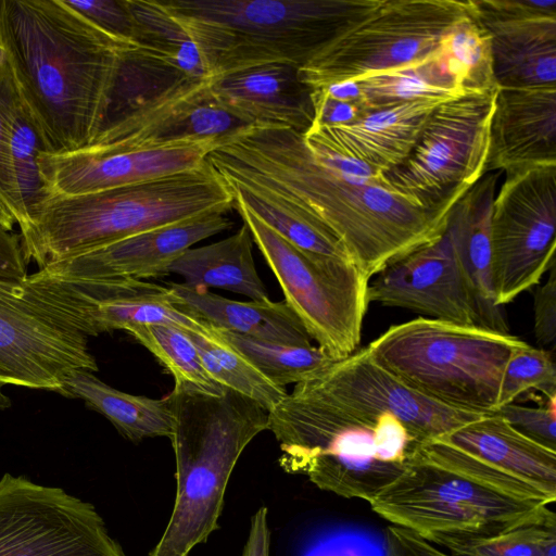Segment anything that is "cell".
<instances>
[{
  "label": "cell",
  "mask_w": 556,
  "mask_h": 556,
  "mask_svg": "<svg viewBox=\"0 0 556 556\" xmlns=\"http://www.w3.org/2000/svg\"><path fill=\"white\" fill-rule=\"evenodd\" d=\"M302 135L249 125L218 138L205 161L227 188L271 195L326 228L368 281L444 233L454 206L416 205L379 170Z\"/></svg>",
  "instance_id": "1"
},
{
  "label": "cell",
  "mask_w": 556,
  "mask_h": 556,
  "mask_svg": "<svg viewBox=\"0 0 556 556\" xmlns=\"http://www.w3.org/2000/svg\"><path fill=\"white\" fill-rule=\"evenodd\" d=\"M135 46L64 0H0V55L45 152L91 147L106 119L122 53Z\"/></svg>",
  "instance_id": "2"
},
{
  "label": "cell",
  "mask_w": 556,
  "mask_h": 556,
  "mask_svg": "<svg viewBox=\"0 0 556 556\" xmlns=\"http://www.w3.org/2000/svg\"><path fill=\"white\" fill-rule=\"evenodd\" d=\"M231 208V193L205 161L190 170L124 187L50 195L20 228V239L26 261L41 269L141 231Z\"/></svg>",
  "instance_id": "3"
},
{
  "label": "cell",
  "mask_w": 556,
  "mask_h": 556,
  "mask_svg": "<svg viewBox=\"0 0 556 556\" xmlns=\"http://www.w3.org/2000/svg\"><path fill=\"white\" fill-rule=\"evenodd\" d=\"M212 78L270 63L299 68L381 0H160Z\"/></svg>",
  "instance_id": "4"
},
{
  "label": "cell",
  "mask_w": 556,
  "mask_h": 556,
  "mask_svg": "<svg viewBox=\"0 0 556 556\" xmlns=\"http://www.w3.org/2000/svg\"><path fill=\"white\" fill-rule=\"evenodd\" d=\"M268 418L286 472L304 475L324 491L367 503L403 471L419 444L395 417L357 415L296 386Z\"/></svg>",
  "instance_id": "5"
},
{
  "label": "cell",
  "mask_w": 556,
  "mask_h": 556,
  "mask_svg": "<svg viewBox=\"0 0 556 556\" xmlns=\"http://www.w3.org/2000/svg\"><path fill=\"white\" fill-rule=\"evenodd\" d=\"M173 415L176 459L173 513L150 556H188L218 529L230 475L248 444L268 430V410L229 389L220 394L174 387L166 396Z\"/></svg>",
  "instance_id": "6"
},
{
  "label": "cell",
  "mask_w": 556,
  "mask_h": 556,
  "mask_svg": "<svg viewBox=\"0 0 556 556\" xmlns=\"http://www.w3.org/2000/svg\"><path fill=\"white\" fill-rule=\"evenodd\" d=\"M89 283L39 270L0 277V384L62 394L76 370H98L88 348L97 337Z\"/></svg>",
  "instance_id": "7"
},
{
  "label": "cell",
  "mask_w": 556,
  "mask_h": 556,
  "mask_svg": "<svg viewBox=\"0 0 556 556\" xmlns=\"http://www.w3.org/2000/svg\"><path fill=\"white\" fill-rule=\"evenodd\" d=\"M526 343L476 325L417 317L391 326L367 348L424 395L456 409L492 414L507 361Z\"/></svg>",
  "instance_id": "8"
},
{
  "label": "cell",
  "mask_w": 556,
  "mask_h": 556,
  "mask_svg": "<svg viewBox=\"0 0 556 556\" xmlns=\"http://www.w3.org/2000/svg\"><path fill=\"white\" fill-rule=\"evenodd\" d=\"M368 504L391 525L438 545L526 526L556 527V516L548 505L510 497L416 458H409L403 471Z\"/></svg>",
  "instance_id": "9"
},
{
  "label": "cell",
  "mask_w": 556,
  "mask_h": 556,
  "mask_svg": "<svg viewBox=\"0 0 556 556\" xmlns=\"http://www.w3.org/2000/svg\"><path fill=\"white\" fill-rule=\"evenodd\" d=\"M243 224L274 273L285 301L312 340L340 359L359 345L368 280L352 264L319 257L290 244L239 199Z\"/></svg>",
  "instance_id": "10"
},
{
  "label": "cell",
  "mask_w": 556,
  "mask_h": 556,
  "mask_svg": "<svg viewBox=\"0 0 556 556\" xmlns=\"http://www.w3.org/2000/svg\"><path fill=\"white\" fill-rule=\"evenodd\" d=\"M468 15L469 0H381L375 11L300 67V79L316 89L420 62Z\"/></svg>",
  "instance_id": "11"
},
{
  "label": "cell",
  "mask_w": 556,
  "mask_h": 556,
  "mask_svg": "<svg viewBox=\"0 0 556 556\" xmlns=\"http://www.w3.org/2000/svg\"><path fill=\"white\" fill-rule=\"evenodd\" d=\"M496 91L441 103L409 157L383 173V182L416 205L453 207L485 174Z\"/></svg>",
  "instance_id": "12"
},
{
  "label": "cell",
  "mask_w": 556,
  "mask_h": 556,
  "mask_svg": "<svg viewBox=\"0 0 556 556\" xmlns=\"http://www.w3.org/2000/svg\"><path fill=\"white\" fill-rule=\"evenodd\" d=\"M491 216L494 299L504 307L556 263V164L505 173Z\"/></svg>",
  "instance_id": "13"
},
{
  "label": "cell",
  "mask_w": 556,
  "mask_h": 556,
  "mask_svg": "<svg viewBox=\"0 0 556 556\" xmlns=\"http://www.w3.org/2000/svg\"><path fill=\"white\" fill-rule=\"evenodd\" d=\"M410 458L523 502L556 500V450L522 434L496 412L419 443Z\"/></svg>",
  "instance_id": "14"
},
{
  "label": "cell",
  "mask_w": 556,
  "mask_h": 556,
  "mask_svg": "<svg viewBox=\"0 0 556 556\" xmlns=\"http://www.w3.org/2000/svg\"><path fill=\"white\" fill-rule=\"evenodd\" d=\"M0 556H125L94 506L61 488L0 479Z\"/></svg>",
  "instance_id": "15"
},
{
  "label": "cell",
  "mask_w": 556,
  "mask_h": 556,
  "mask_svg": "<svg viewBox=\"0 0 556 556\" xmlns=\"http://www.w3.org/2000/svg\"><path fill=\"white\" fill-rule=\"evenodd\" d=\"M295 386L357 415L395 417L419 443L488 415L448 407L424 395L380 364L367 346L334 359Z\"/></svg>",
  "instance_id": "16"
},
{
  "label": "cell",
  "mask_w": 556,
  "mask_h": 556,
  "mask_svg": "<svg viewBox=\"0 0 556 556\" xmlns=\"http://www.w3.org/2000/svg\"><path fill=\"white\" fill-rule=\"evenodd\" d=\"M368 304L478 326L476 305L447 227L435 241L391 263L367 286Z\"/></svg>",
  "instance_id": "17"
},
{
  "label": "cell",
  "mask_w": 556,
  "mask_h": 556,
  "mask_svg": "<svg viewBox=\"0 0 556 556\" xmlns=\"http://www.w3.org/2000/svg\"><path fill=\"white\" fill-rule=\"evenodd\" d=\"M216 140H195L140 149L87 148L38 156L48 195H78L124 187L193 169Z\"/></svg>",
  "instance_id": "18"
},
{
  "label": "cell",
  "mask_w": 556,
  "mask_h": 556,
  "mask_svg": "<svg viewBox=\"0 0 556 556\" xmlns=\"http://www.w3.org/2000/svg\"><path fill=\"white\" fill-rule=\"evenodd\" d=\"M227 210L201 215L126 237L88 253L38 269L66 281L157 278L169 275L168 267L195 243L229 229Z\"/></svg>",
  "instance_id": "19"
},
{
  "label": "cell",
  "mask_w": 556,
  "mask_h": 556,
  "mask_svg": "<svg viewBox=\"0 0 556 556\" xmlns=\"http://www.w3.org/2000/svg\"><path fill=\"white\" fill-rule=\"evenodd\" d=\"M210 81L170 92L106 126L89 148L140 149L181 141L217 140L249 126L214 101Z\"/></svg>",
  "instance_id": "20"
},
{
  "label": "cell",
  "mask_w": 556,
  "mask_h": 556,
  "mask_svg": "<svg viewBox=\"0 0 556 556\" xmlns=\"http://www.w3.org/2000/svg\"><path fill=\"white\" fill-rule=\"evenodd\" d=\"M556 164V85L498 88L485 174Z\"/></svg>",
  "instance_id": "21"
},
{
  "label": "cell",
  "mask_w": 556,
  "mask_h": 556,
  "mask_svg": "<svg viewBox=\"0 0 556 556\" xmlns=\"http://www.w3.org/2000/svg\"><path fill=\"white\" fill-rule=\"evenodd\" d=\"M446 99L425 98L366 113L354 123L312 126L303 138L387 173L403 164Z\"/></svg>",
  "instance_id": "22"
},
{
  "label": "cell",
  "mask_w": 556,
  "mask_h": 556,
  "mask_svg": "<svg viewBox=\"0 0 556 556\" xmlns=\"http://www.w3.org/2000/svg\"><path fill=\"white\" fill-rule=\"evenodd\" d=\"M210 92L220 108L248 125H278L304 134L314 121L312 89L291 64H263L214 77Z\"/></svg>",
  "instance_id": "23"
},
{
  "label": "cell",
  "mask_w": 556,
  "mask_h": 556,
  "mask_svg": "<svg viewBox=\"0 0 556 556\" xmlns=\"http://www.w3.org/2000/svg\"><path fill=\"white\" fill-rule=\"evenodd\" d=\"M500 174H484L454 205L447 230L471 290L478 326L509 333L505 311L494 299L491 276V216Z\"/></svg>",
  "instance_id": "24"
},
{
  "label": "cell",
  "mask_w": 556,
  "mask_h": 556,
  "mask_svg": "<svg viewBox=\"0 0 556 556\" xmlns=\"http://www.w3.org/2000/svg\"><path fill=\"white\" fill-rule=\"evenodd\" d=\"M471 16L490 35L498 88L556 85V16Z\"/></svg>",
  "instance_id": "25"
},
{
  "label": "cell",
  "mask_w": 556,
  "mask_h": 556,
  "mask_svg": "<svg viewBox=\"0 0 556 556\" xmlns=\"http://www.w3.org/2000/svg\"><path fill=\"white\" fill-rule=\"evenodd\" d=\"M92 291V318L98 336L142 325H173L203 333L211 325L181 306L169 287L123 278L84 281Z\"/></svg>",
  "instance_id": "26"
},
{
  "label": "cell",
  "mask_w": 556,
  "mask_h": 556,
  "mask_svg": "<svg viewBox=\"0 0 556 556\" xmlns=\"http://www.w3.org/2000/svg\"><path fill=\"white\" fill-rule=\"evenodd\" d=\"M168 287L181 306L217 329L271 343L312 345V338L286 301L241 302L181 282Z\"/></svg>",
  "instance_id": "27"
},
{
  "label": "cell",
  "mask_w": 556,
  "mask_h": 556,
  "mask_svg": "<svg viewBox=\"0 0 556 556\" xmlns=\"http://www.w3.org/2000/svg\"><path fill=\"white\" fill-rule=\"evenodd\" d=\"M253 239L243 224L233 235L199 248H190L168 267L190 289L218 288L251 301L269 299L252 256Z\"/></svg>",
  "instance_id": "28"
},
{
  "label": "cell",
  "mask_w": 556,
  "mask_h": 556,
  "mask_svg": "<svg viewBox=\"0 0 556 556\" xmlns=\"http://www.w3.org/2000/svg\"><path fill=\"white\" fill-rule=\"evenodd\" d=\"M61 395L84 401L134 443L156 437L170 439L173 434V415L166 396L151 399L126 393L88 370L74 371L66 379Z\"/></svg>",
  "instance_id": "29"
},
{
  "label": "cell",
  "mask_w": 556,
  "mask_h": 556,
  "mask_svg": "<svg viewBox=\"0 0 556 556\" xmlns=\"http://www.w3.org/2000/svg\"><path fill=\"white\" fill-rule=\"evenodd\" d=\"M365 112L425 99H455L466 93L447 72L437 50L427 59L355 79Z\"/></svg>",
  "instance_id": "30"
},
{
  "label": "cell",
  "mask_w": 556,
  "mask_h": 556,
  "mask_svg": "<svg viewBox=\"0 0 556 556\" xmlns=\"http://www.w3.org/2000/svg\"><path fill=\"white\" fill-rule=\"evenodd\" d=\"M202 364L219 386L236 391L268 412L288 393L268 380L242 353L211 326L206 332L187 331Z\"/></svg>",
  "instance_id": "31"
},
{
  "label": "cell",
  "mask_w": 556,
  "mask_h": 556,
  "mask_svg": "<svg viewBox=\"0 0 556 556\" xmlns=\"http://www.w3.org/2000/svg\"><path fill=\"white\" fill-rule=\"evenodd\" d=\"M227 189L232 198L239 199L293 247L319 257L352 264L344 247L330 231L289 204L257 191Z\"/></svg>",
  "instance_id": "32"
},
{
  "label": "cell",
  "mask_w": 556,
  "mask_h": 556,
  "mask_svg": "<svg viewBox=\"0 0 556 556\" xmlns=\"http://www.w3.org/2000/svg\"><path fill=\"white\" fill-rule=\"evenodd\" d=\"M437 53L466 93L498 89L493 73L490 35L471 15L457 22L443 35Z\"/></svg>",
  "instance_id": "33"
},
{
  "label": "cell",
  "mask_w": 556,
  "mask_h": 556,
  "mask_svg": "<svg viewBox=\"0 0 556 556\" xmlns=\"http://www.w3.org/2000/svg\"><path fill=\"white\" fill-rule=\"evenodd\" d=\"M126 331L167 369L176 388H192L213 394L226 390L206 372L187 331L163 324L136 326Z\"/></svg>",
  "instance_id": "34"
},
{
  "label": "cell",
  "mask_w": 556,
  "mask_h": 556,
  "mask_svg": "<svg viewBox=\"0 0 556 556\" xmlns=\"http://www.w3.org/2000/svg\"><path fill=\"white\" fill-rule=\"evenodd\" d=\"M217 329V328H216ZM268 380L280 388L299 383L334 361L318 345L278 344L218 329Z\"/></svg>",
  "instance_id": "35"
},
{
  "label": "cell",
  "mask_w": 556,
  "mask_h": 556,
  "mask_svg": "<svg viewBox=\"0 0 556 556\" xmlns=\"http://www.w3.org/2000/svg\"><path fill=\"white\" fill-rule=\"evenodd\" d=\"M41 151V139L22 105L10 135V162L21 214L20 228L28 223L34 210L49 197L38 162Z\"/></svg>",
  "instance_id": "36"
},
{
  "label": "cell",
  "mask_w": 556,
  "mask_h": 556,
  "mask_svg": "<svg viewBox=\"0 0 556 556\" xmlns=\"http://www.w3.org/2000/svg\"><path fill=\"white\" fill-rule=\"evenodd\" d=\"M530 391L540 392L545 399L556 397V367L551 351L526 343L507 361L496 410Z\"/></svg>",
  "instance_id": "37"
},
{
  "label": "cell",
  "mask_w": 556,
  "mask_h": 556,
  "mask_svg": "<svg viewBox=\"0 0 556 556\" xmlns=\"http://www.w3.org/2000/svg\"><path fill=\"white\" fill-rule=\"evenodd\" d=\"M456 556H556V527L526 526L494 535L440 544Z\"/></svg>",
  "instance_id": "38"
},
{
  "label": "cell",
  "mask_w": 556,
  "mask_h": 556,
  "mask_svg": "<svg viewBox=\"0 0 556 556\" xmlns=\"http://www.w3.org/2000/svg\"><path fill=\"white\" fill-rule=\"evenodd\" d=\"M22 102L12 74L0 55V202L21 223L10 162V135Z\"/></svg>",
  "instance_id": "39"
},
{
  "label": "cell",
  "mask_w": 556,
  "mask_h": 556,
  "mask_svg": "<svg viewBox=\"0 0 556 556\" xmlns=\"http://www.w3.org/2000/svg\"><path fill=\"white\" fill-rule=\"evenodd\" d=\"M496 413L522 434L556 450V397L546 399L536 407L510 403Z\"/></svg>",
  "instance_id": "40"
},
{
  "label": "cell",
  "mask_w": 556,
  "mask_h": 556,
  "mask_svg": "<svg viewBox=\"0 0 556 556\" xmlns=\"http://www.w3.org/2000/svg\"><path fill=\"white\" fill-rule=\"evenodd\" d=\"M64 1L70 8L109 35L136 43V25L127 0Z\"/></svg>",
  "instance_id": "41"
},
{
  "label": "cell",
  "mask_w": 556,
  "mask_h": 556,
  "mask_svg": "<svg viewBox=\"0 0 556 556\" xmlns=\"http://www.w3.org/2000/svg\"><path fill=\"white\" fill-rule=\"evenodd\" d=\"M533 299L536 341L542 349L553 351L556 342V263L548 269L546 282L536 287Z\"/></svg>",
  "instance_id": "42"
},
{
  "label": "cell",
  "mask_w": 556,
  "mask_h": 556,
  "mask_svg": "<svg viewBox=\"0 0 556 556\" xmlns=\"http://www.w3.org/2000/svg\"><path fill=\"white\" fill-rule=\"evenodd\" d=\"M469 11L484 16H556V0H469Z\"/></svg>",
  "instance_id": "43"
},
{
  "label": "cell",
  "mask_w": 556,
  "mask_h": 556,
  "mask_svg": "<svg viewBox=\"0 0 556 556\" xmlns=\"http://www.w3.org/2000/svg\"><path fill=\"white\" fill-rule=\"evenodd\" d=\"M312 102L316 127L351 124L366 114L359 104L332 99L320 89H312Z\"/></svg>",
  "instance_id": "44"
},
{
  "label": "cell",
  "mask_w": 556,
  "mask_h": 556,
  "mask_svg": "<svg viewBox=\"0 0 556 556\" xmlns=\"http://www.w3.org/2000/svg\"><path fill=\"white\" fill-rule=\"evenodd\" d=\"M387 556H456L446 554L418 533L395 525L386 528Z\"/></svg>",
  "instance_id": "45"
},
{
  "label": "cell",
  "mask_w": 556,
  "mask_h": 556,
  "mask_svg": "<svg viewBox=\"0 0 556 556\" xmlns=\"http://www.w3.org/2000/svg\"><path fill=\"white\" fill-rule=\"evenodd\" d=\"M20 235L0 230V277L20 279L27 275Z\"/></svg>",
  "instance_id": "46"
},
{
  "label": "cell",
  "mask_w": 556,
  "mask_h": 556,
  "mask_svg": "<svg viewBox=\"0 0 556 556\" xmlns=\"http://www.w3.org/2000/svg\"><path fill=\"white\" fill-rule=\"evenodd\" d=\"M269 543L267 508L262 506L251 518L249 536L242 556H269Z\"/></svg>",
  "instance_id": "47"
},
{
  "label": "cell",
  "mask_w": 556,
  "mask_h": 556,
  "mask_svg": "<svg viewBox=\"0 0 556 556\" xmlns=\"http://www.w3.org/2000/svg\"><path fill=\"white\" fill-rule=\"evenodd\" d=\"M316 89H320L326 96L332 99L357 103L362 106V94L356 80L333 83Z\"/></svg>",
  "instance_id": "48"
},
{
  "label": "cell",
  "mask_w": 556,
  "mask_h": 556,
  "mask_svg": "<svg viewBox=\"0 0 556 556\" xmlns=\"http://www.w3.org/2000/svg\"><path fill=\"white\" fill-rule=\"evenodd\" d=\"M14 224H16L14 217L0 202V230L12 231Z\"/></svg>",
  "instance_id": "49"
},
{
  "label": "cell",
  "mask_w": 556,
  "mask_h": 556,
  "mask_svg": "<svg viewBox=\"0 0 556 556\" xmlns=\"http://www.w3.org/2000/svg\"><path fill=\"white\" fill-rule=\"evenodd\" d=\"M2 387L0 384V409H7L11 406L10 397L3 392Z\"/></svg>",
  "instance_id": "50"
}]
</instances>
